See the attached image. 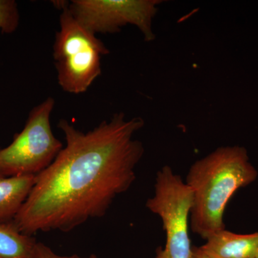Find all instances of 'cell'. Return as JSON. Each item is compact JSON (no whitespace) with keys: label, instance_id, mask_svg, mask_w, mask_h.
<instances>
[{"label":"cell","instance_id":"obj_10","mask_svg":"<svg viewBox=\"0 0 258 258\" xmlns=\"http://www.w3.org/2000/svg\"><path fill=\"white\" fill-rule=\"evenodd\" d=\"M20 22L18 4L15 0H0V32L10 34L17 30Z\"/></svg>","mask_w":258,"mask_h":258},{"label":"cell","instance_id":"obj_5","mask_svg":"<svg viewBox=\"0 0 258 258\" xmlns=\"http://www.w3.org/2000/svg\"><path fill=\"white\" fill-rule=\"evenodd\" d=\"M193 205L191 188L169 166L157 171L154 193L146 207L160 217L166 232L164 248L157 249L155 258H191L192 246L189 228Z\"/></svg>","mask_w":258,"mask_h":258},{"label":"cell","instance_id":"obj_12","mask_svg":"<svg viewBox=\"0 0 258 258\" xmlns=\"http://www.w3.org/2000/svg\"><path fill=\"white\" fill-rule=\"evenodd\" d=\"M191 258H208L202 252L200 247H192V256Z\"/></svg>","mask_w":258,"mask_h":258},{"label":"cell","instance_id":"obj_8","mask_svg":"<svg viewBox=\"0 0 258 258\" xmlns=\"http://www.w3.org/2000/svg\"><path fill=\"white\" fill-rule=\"evenodd\" d=\"M36 175L0 178V221L16 216L35 184Z\"/></svg>","mask_w":258,"mask_h":258},{"label":"cell","instance_id":"obj_14","mask_svg":"<svg viewBox=\"0 0 258 258\" xmlns=\"http://www.w3.org/2000/svg\"><path fill=\"white\" fill-rule=\"evenodd\" d=\"M2 177H4V176H3V175H2L1 174H0V178H2Z\"/></svg>","mask_w":258,"mask_h":258},{"label":"cell","instance_id":"obj_6","mask_svg":"<svg viewBox=\"0 0 258 258\" xmlns=\"http://www.w3.org/2000/svg\"><path fill=\"white\" fill-rule=\"evenodd\" d=\"M160 0H72L71 14L86 30L98 33L114 34L127 25L137 27L146 42L155 40L153 20Z\"/></svg>","mask_w":258,"mask_h":258},{"label":"cell","instance_id":"obj_9","mask_svg":"<svg viewBox=\"0 0 258 258\" xmlns=\"http://www.w3.org/2000/svg\"><path fill=\"white\" fill-rule=\"evenodd\" d=\"M36 242L13 223L0 222V258H29Z\"/></svg>","mask_w":258,"mask_h":258},{"label":"cell","instance_id":"obj_7","mask_svg":"<svg viewBox=\"0 0 258 258\" xmlns=\"http://www.w3.org/2000/svg\"><path fill=\"white\" fill-rule=\"evenodd\" d=\"M200 249L208 258H256L258 232L242 235L225 229L209 237Z\"/></svg>","mask_w":258,"mask_h":258},{"label":"cell","instance_id":"obj_4","mask_svg":"<svg viewBox=\"0 0 258 258\" xmlns=\"http://www.w3.org/2000/svg\"><path fill=\"white\" fill-rule=\"evenodd\" d=\"M55 100L48 97L32 108L26 124L8 147L0 149V174L8 176L37 175L52 164L62 150L50 125Z\"/></svg>","mask_w":258,"mask_h":258},{"label":"cell","instance_id":"obj_15","mask_svg":"<svg viewBox=\"0 0 258 258\" xmlns=\"http://www.w3.org/2000/svg\"><path fill=\"white\" fill-rule=\"evenodd\" d=\"M256 258H258V249H257V257H256Z\"/></svg>","mask_w":258,"mask_h":258},{"label":"cell","instance_id":"obj_3","mask_svg":"<svg viewBox=\"0 0 258 258\" xmlns=\"http://www.w3.org/2000/svg\"><path fill=\"white\" fill-rule=\"evenodd\" d=\"M61 10L60 30L56 32L53 57L59 86L66 92H86L101 74L102 56L110 51L70 12L69 2H53Z\"/></svg>","mask_w":258,"mask_h":258},{"label":"cell","instance_id":"obj_1","mask_svg":"<svg viewBox=\"0 0 258 258\" xmlns=\"http://www.w3.org/2000/svg\"><path fill=\"white\" fill-rule=\"evenodd\" d=\"M140 117L115 113L87 133L59 121L66 145L35 184L13 220L22 233L68 232L106 215L118 195L130 189L144 147L134 137L144 126Z\"/></svg>","mask_w":258,"mask_h":258},{"label":"cell","instance_id":"obj_13","mask_svg":"<svg viewBox=\"0 0 258 258\" xmlns=\"http://www.w3.org/2000/svg\"><path fill=\"white\" fill-rule=\"evenodd\" d=\"M88 258H98V257H97V256L95 255V254H91V255H90V257Z\"/></svg>","mask_w":258,"mask_h":258},{"label":"cell","instance_id":"obj_11","mask_svg":"<svg viewBox=\"0 0 258 258\" xmlns=\"http://www.w3.org/2000/svg\"><path fill=\"white\" fill-rule=\"evenodd\" d=\"M29 258H86L77 254L71 256H62L55 253L53 251L42 242H36Z\"/></svg>","mask_w":258,"mask_h":258},{"label":"cell","instance_id":"obj_2","mask_svg":"<svg viewBox=\"0 0 258 258\" xmlns=\"http://www.w3.org/2000/svg\"><path fill=\"white\" fill-rule=\"evenodd\" d=\"M257 176L247 149L240 146L217 148L195 161L185 181L193 193L190 227L194 233L206 240L225 230L224 214L230 199Z\"/></svg>","mask_w":258,"mask_h":258}]
</instances>
